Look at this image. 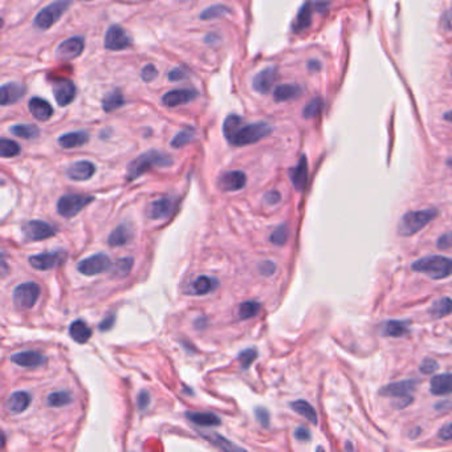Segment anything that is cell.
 I'll return each mask as SVG.
<instances>
[{"mask_svg":"<svg viewBox=\"0 0 452 452\" xmlns=\"http://www.w3.org/2000/svg\"><path fill=\"white\" fill-rule=\"evenodd\" d=\"M114 323H116V316L114 314H110V316H108L101 324H100V330H103V332H105V330H109V329H111L113 327V325H114Z\"/></svg>","mask_w":452,"mask_h":452,"instance_id":"cell-57","label":"cell"},{"mask_svg":"<svg viewBox=\"0 0 452 452\" xmlns=\"http://www.w3.org/2000/svg\"><path fill=\"white\" fill-rule=\"evenodd\" d=\"M10 133L19 138L35 140L36 137H39V127L35 125H30V124L14 125V127H10Z\"/></svg>","mask_w":452,"mask_h":452,"instance_id":"cell-37","label":"cell"},{"mask_svg":"<svg viewBox=\"0 0 452 452\" xmlns=\"http://www.w3.org/2000/svg\"><path fill=\"white\" fill-rule=\"evenodd\" d=\"M228 14H231V10L227 6L215 4V6H211V7L206 8L200 14V19L202 20H213V19L222 18V17L228 15Z\"/></svg>","mask_w":452,"mask_h":452,"instance_id":"cell-40","label":"cell"},{"mask_svg":"<svg viewBox=\"0 0 452 452\" xmlns=\"http://www.w3.org/2000/svg\"><path fill=\"white\" fill-rule=\"evenodd\" d=\"M186 416L195 424L202 427H211V426H220L222 420L219 416L211 413H187Z\"/></svg>","mask_w":452,"mask_h":452,"instance_id":"cell-32","label":"cell"},{"mask_svg":"<svg viewBox=\"0 0 452 452\" xmlns=\"http://www.w3.org/2000/svg\"><path fill=\"white\" fill-rule=\"evenodd\" d=\"M30 405H31V396L27 391H15L6 402L10 414H21L28 409Z\"/></svg>","mask_w":452,"mask_h":452,"instance_id":"cell-22","label":"cell"},{"mask_svg":"<svg viewBox=\"0 0 452 452\" xmlns=\"http://www.w3.org/2000/svg\"><path fill=\"white\" fill-rule=\"evenodd\" d=\"M314 7H316V4H313L310 0H308L301 6V8L299 10L296 18L292 23V31L294 34H301V32L307 31L308 28L310 27Z\"/></svg>","mask_w":452,"mask_h":452,"instance_id":"cell-18","label":"cell"},{"mask_svg":"<svg viewBox=\"0 0 452 452\" xmlns=\"http://www.w3.org/2000/svg\"><path fill=\"white\" fill-rule=\"evenodd\" d=\"M88 141H89V134L84 130H78V131L63 134L58 138V145L61 146L63 149H74V147L85 145Z\"/></svg>","mask_w":452,"mask_h":452,"instance_id":"cell-27","label":"cell"},{"mask_svg":"<svg viewBox=\"0 0 452 452\" xmlns=\"http://www.w3.org/2000/svg\"><path fill=\"white\" fill-rule=\"evenodd\" d=\"M246 183H247V175L240 170H233V171L223 173L219 177L217 187L222 191L233 193V191H239V190L244 189Z\"/></svg>","mask_w":452,"mask_h":452,"instance_id":"cell-14","label":"cell"},{"mask_svg":"<svg viewBox=\"0 0 452 452\" xmlns=\"http://www.w3.org/2000/svg\"><path fill=\"white\" fill-rule=\"evenodd\" d=\"M195 137V130L193 127H186L181 130L171 141V147L174 149H181L183 146L190 144Z\"/></svg>","mask_w":452,"mask_h":452,"instance_id":"cell-39","label":"cell"},{"mask_svg":"<svg viewBox=\"0 0 452 452\" xmlns=\"http://www.w3.org/2000/svg\"><path fill=\"white\" fill-rule=\"evenodd\" d=\"M171 211V200L166 197L158 198L154 202H151L147 207V217L151 220H158L167 217Z\"/></svg>","mask_w":452,"mask_h":452,"instance_id":"cell-28","label":"cell"},{"mask_svg":"<svg viewBox=\"0 0 452 452\" xmlns=\"http://www.w3.org/2000/svg\"><path fill=\"white\" fill-rule=\"evenodd\" d=\"M452 313V300L449 297H440L434 301L433 307L430 308V314L434 319H442Z\"/></svg>","mask_w":452,"mask_h":452,"instance_id":"cell-36","label":"cell"},{"mask_svg":"<svg viewBox=\"0 0 452 452\" xmlns=\"http://www.w3.org/2000/svg\"><path fill=\"white\" fill-rule=\"evenodd\" d=\"M308 68H309L310 71H320V69H321V64H320L319 61H316V60H310V61L308 63Z\"/></svg>","mask_w":452,"mask_h":452,"instance_id":"cell-59","label":"cell"},{"mask_svg":"<svg viewBox=\"0 0 452 452\" xmlns=\"http://www.w3.org/2000/svg\"><path fill=\"white\" fill-rule=\"evenodd\" d=\"M72 396L68 391H54L51 393L47 398V403L51 407H63L72 403Z\"/></svg>","mask_w":452,"mask_h":452,"instance_id":"cell-41","label":"cell"},{"mask_svg":"<svg viewBox=\"0 0 452 452\" xmlns=\"http://www.w3.org/2000/svg\"><path fill=\"white\" fill-rule=\"evenodd\" d=\"M438 247L440 250H449L452 247V233H447L438 239Z\"/></svg>","mask_w":452,"mask_h":452,"instance_id":"cell-53","label":"cell"},{"mask_svg":"<svg viewBox=\"0 0 452 452\" xmlns=\"http://www.w3.org/2000/svg\"><path fill=\"white\" fill-rule=\"evenodd\" d=\"M443 118H444L446 121H449V122H451L452 124V110H450V111H447V113H444V116H443Z\"/></svg>","mask_w":452,"mask_h":452,"instance_id":"cell-60","label":"cell"},{"mask_svg":"<svg viewBox=\"0 0 452 452\" xmlns=\"http://www.w3.org/2000/svg\"><path fill=\"white\" fill-rule=\"evenodd\" d=\"M111 268L110 257L105 253H96L87 259H83L77 264V271L85 276H96Z\"/></svg>","mask_w":452,"mask_h":452,"instance_id":"cell-9","label":"cell"},{"mask_svg":"<svg viewBox=\"0 0 452 452\" xmlns=\"http://www.w3.org/2000/svg\"><path fill=\"white\" fill-rule=\"evenodd\" d=\"M288 237H290V230H288L287 224H281L272 233L270 240L275 246H284L287 243Z\"/></svg>","mask_w":452,"mask_h":452,"instance_id":"cell-45","label":"cell"},{"mask_svg":"<svg viewBox=\"0 0 452 452\" xmlns=\"http://www.w3.org/2000/svg\"><path fill=\"white\" fill-rule=\"evenodd\" d=\"M436 369H438V362L431 360V358L423 360L422 363H420V366H419V370L423 374H431V373H434Z\"/></svg>","mask_w":452,"mask_h":452,"instance_id":"cell-50","label":"cell"},{"mask_svg":"<svg viewBox=\"0 0 452 452\" xmlns=\"http://www.w3.org/2000/svg\"><path fill=\"white\" fill-rule=\"evenodd\" d=\"M94 200L92 195H81V194H68L63 195L57 202V213L65 219H71L76 217L85 208L88 204H91Z\"/></svg>","mask_w":452,"mask_h":452,"instance_id":"cell-7","label":"cell"},{"mask_svg":"<svg viewBox=\"0 0 452 452\" xmlns=\"http://www.w3.org/2000/svg\"><path fill=\"white\" fill-rule=\"evenodd\" d=\"M256 357H257V350L256 349L250 347V349L243 350L239 354V362H240L241 369H248L252 365V362L256 360Z\"/></svg>","mask_w":452,"mask_h":452,"instance_id":"cell-46","label":"cell"},{"mask_svg":"<svg viewBox=\"0 0 452 452\" xmlns=\"http://www.w3.org/2000/svg\"><path fill=\"white\" fill-rule=\"evenodd\" d=\"M439 436H440V439H443V440H450V439H452V423H449V424L443 426V427L439 430Z\"/></svg>","mask_w":452,"mask_h":452,"instance_id":"cell-56","label":"cell"},{"mask_svg":"<svg viewBox=\"0 0 452 452\" xmlns=\"http://www.w3.org/2000/svg\"><path fill=\"white\" fill-rule=\"evenodd\" d=\"M439 215V211L435 208H427L422 211H410L405 214L398 226V234L402 236H411L419 233L426 227L433 219Z\"/></svg>","mask_w":452,"mask_h":452,"instance_id":"cell-4","label":"cell"},{"mask_svg":"<svg viewBox=\"0 0 452 452\" xmlns=\"http://www.w3.org/2000/svg\"><path fill=\"white\" fill-rule=\"evenodd\" d=\"M308 161L307 157L303 155L297 166L290 170V181L293 183L294 189L297 191H303L307 186L308 182Z\"/></svg>","mask_w":452,"mask_h":452,"instance_id":"cell-25","label":"cell"},{"mask_svg":"<svg viewBox=\"0 0 452 452\" xmlns=\"http://www.w3.org/2000/svg\"><path fill=\"white\" fill-rule=\"evenodd\" d=\"M294 438L297 440H300V442H308V440H310L312 436H310V433H309L308 429H305V427H299L294 431Z\"/></svg>","mask_w":452,"mask_h":452,"instance_id":"cell-55","label":"cell"},{"mask_svg":"<svg viewBox=\"0 0 452 452\" xmlns=\"http://www.w3.org/2000/svg\"><path fill=\"white\" fill-rule=\"evenodd\" d=\"M67 259V252L64 250H57L52 252L39 253L30 256V266L39 271H48L61 266Z\"/></svg>","mask_w":452,"mask_h":452,"instance_id":"cell-10","label":"cell"},{"mask_svg":"<svg viewBox=\"0 0 452 452\" xmlns=\"http://www.w3.org/2000/svg\"><path fill=\"white\" fill-rule=\"evenodd\" d=\"M323 110H324V100L321 97H314L305 105L303 116H304V118L310 120V118L317 117Z\"/></svg>","mask_w":452,"mask_h":452,"instance_id":"cell-42","label":"cell"},{"mask_svg":"<svg viewBox=\"0 0 452 452\" xmlns=\"http://www.w3.org/2000/svg\"><path fill=\"white\" fill-rule=\"evenodd\" d=\"M204 436H206L211 443H214L215 446H217V447L222 449V450H230V451H233V450H241L240 447L233 446L227 439H224V438L220 436V435H204Z\"/></svg>","mask_w":452,"mask_h":452,"instance_id":"cell-47","label":"cell"},{"mask_svg":"<svg viewBox=\"0 0 452 452\" xmlns=\"http://www.w3.org/2000/svg\"><path fill=\"white\" fill-rule=\"evenodd\" d=\"M303 92V88L297 84H281L273 91V100L276 103H287L299 98Z\"/></svg>","mask_w":452,"mask_h":452,"instance_id":"cell-24","label":"cell"},{"mask_svg":"<svg viewBox=\"0 0 452 452\" xmlns=\"http://www.w3.org/2000/svg\"><path fill=\"white\" fill-rule=\"evenodd\" d=\"M259 271L263 276H272L276 272V264L271 260H266L259 266Z\"/></svg>","mask_w":452,"mask_h":452,"instance_id":"cell-51","label":"cell"},{"mask_svg":"<svg viewBox=\"0 0 452 452\" xmlns=\"http://www.w3.org/2000/svg\"><path fill=\"white\" fill-rule=\"evenodd\" d=\"M277 77V68L276 67H268L263 71L257 73L255 76L252 81L253 91L260 93V94H266L271 91L275 81Z\"/></svg>","mask_w":452,"mask_h":452,"instance_id":"cell-17","label":"cell"},{"mask_svg":"<svg viewBox=\"0 0 452 452\" xmlns=\"http://www.w3.org/2000/svg\"><path fill=\"white\" fill-rule=\"evenodd\" d=\"M198 97V92L193 89H174L163 94L162 105L167 108H175L191 103Z\"/></svg>","mask_w":452,"mask_h":452,"instance_id":"cell-16","label":"cell"},{"mask_svg":"<svg viewBox=\"0 0 452 452\" xmlns=\"http://www.w3.org/2000/svg\"><path fill=\"white\" fill-rule=\"evenodd\" d=\"M137 405H138V409L141 411H145L146 409L149 407V405H150V394L146 390L140 391L138 398H137Z\"/></svg>","mask_w":452,"mask_h":452,"instance_id":"cell-52","label":"cell"},{"mask_svg":"<svg viewBox=\"0 0 452 452\" xmlns=\"http://www.w3.org/2000/svg\"><path fill=\"white\" fill-rule=\"evenodd\" d=\"M131 237H133L131 227L127 223H122L111 231V234L108 237V244L110 247H122L131 240Z\"/></svg>","mask_w":452,"mask_h":452,"instance_id":"cell-26","label":"cell"},{"mask_svg":"<svg viewBox=\"0 0 452 452\" xmlns=\"http://www.w3.org/2000/svg\"><path fill=\"white\" fill-rule=\"evenodd\" d=\"M105 48L109 51H122L131 45V39L120 25H110L105 34Z\"/></svg>","mask_w":452,"mask_h":452,"instance_id":"cell-12","label":"cell"},{"mask_svg":"<svg viewBox=\"0 0 452 452\" xmlns=\"http://www.w3.org/2000/svg\"><path fill=\"white\" fill-rule=\"evenodd\" d=\"M133 264H134L133 257H124V259H120L116 264L111 266L113 277H117V279H122V277H125V276L129 275V272L131 271Z\"/></svg>","mask_w":452,"mask_h":452,"instance_id":"cell-38","label":"cell"},{"mask_svg":"<svg viewBox=\"0 0 452 452\" xmlns=\"http://www.w3.org/2000/svg\"><path fill=\"white\" fill-rule=\"evenodd\" d=\"M413 270L427 275L433 280H443L452 275V259L439 255L422 257L413 264Z\"/></svg>","mask_w":452,"mask_h":452,"instance_id":"cell-3","label":"cell"},{"mask_svg":"<svg viewBox=\"0 0 452 452\" xmlns=\"http://www.w3.org/2000/svg\"><path fill=\"white\" fill-rule=\"evenodd\" d=\"M430 390L434 396H447L452 393V374L435 376L430 383Z\"/></svg>","mask_w":452,"mask_h":452,"instance_id":"cell-30","label":"cell"},{"mask_svg":"<svg viewBox=\"0 0 452 452\" xmlns=\"http://www.w3.org/2000/svg\"><path fill=\"white\" fill-rule=\"evenodd\" d=\"M23 235L27 240L39 241L56 235V228L52 224L43 220H28L21 227Z\"/></svg>","mask_w":452,"mask_h":452,"instance_id":"cell-11","label":"cell"},{"mask_svg":"<svg viewBox=\"0 0 452 452\" xmlns=\"http://www.w3.org/2000/svg\"><path fill=\"white\" fill-rule=\"evenodd\" d=\"M84 48H85V43L83 37H69L58 44L56 50V57L61 61H69L83 54Z\"/></svg>","mask_w":452,"mask_h":452,"instance_id":"cell-13","label":"cell"},{"mask_svg":"<svg viewBox=\"0 0 452 452\" xmlns=\"http://www.w3.org/2000/svg\"><path fill=\"white\" fill-rule=\"evenodd\" d=\"M10 360L25 369H36L45 363V357L35 350L15 353L10 357Z\"/></svg>","mask_w":452,"mask_h":452,"instance_id":"cell-19","label":"cell"},{"mask_svg":"<svg viewBox=\"0 0 452 452\" xmlns=\"http://www.w3.org/2000/svg\"><path fill=\"white\" fill-rule=\"evenodd\" d=\"M81 1H91V0H81Z\"/></svg>","mask_w":452,"mask_h":452,"instance_id":"cell-61","label":"cell"},{"mask_svg":"<svg viewBox=\"0 0 452 452\" xmlns=\"http://www.w3.org/2000/svg\"><path fill=\"white\" fill-rule=\"evenodd\" d=\"M72 0H56L44 7L35 18V27L39 30H48L54 25L61 17L71 8Z\"/></svg>","mask_w":452,"mask_h":452,"instance_id":"cell-5","label":"cell"},{"mask_svg":"<svg viewBox=\"0 0 452 452\" xmlns=\"http://www.w3.org/2000/svg\"><path fill=\"white\" fill-rule=\"evenodd\" d=\"M25 87L20 83H7L1 87L0 94H1V107L17 104L19 100L25 94Z\"/></svg>","mask_w":452,"mask_h":452,"instance_id":"cell-21","label":"cell"},{"mask_svg":"<svg viewBox=\"0 0 452 452\" xmlns=\"http://www.w3.org/2000/svg\"><path fill=\"white\" fill-rule=\"evenodd\" d=\"M187 77V73L184 72L182 68H174L169 73V80L170 81H181Z\"/></svg>","mask_w":452,"mask_h":452,"instance_id":"cell-54","label":"cell"},{"mask_svg":"<svg viewBox=\"0 0 452 452\" xmlns=\"http://www.w3.org/2000/svg\"><path fill=\"white\" fill-rule=\"evenodd\" d=\"M31 114L39 121H48L54 116V109L51 104L40 97H32L28 103Z\"/></svg>","mask_w":452,"mask_h":452,"instance_id":"cell-23","label":"cell"},{"mask_svg":"<svg viewBox=\"0 0 452 452\" xmlns=\"http://www.w3.org/2000/svg\"><path fill=\"white\" fill-rule=\"evenodd\" d=\"M290 407L293 411H296L299 416H304L305 419H308L310 423L313 424H317V414H316V410L313 409L312 405H309L307 400H303V399H299V400H294L290 403Z\"/></svg>","mask_w":452,"mask_h":452,"instance_id":"cell-31","label":"cell"},{"mask_svg":"<svg viewBox=\"0 0 452 452\" xmlns=\"http://www.w3.org/2000/svg\"><path fill=\"white\" fill-rule=\"evenodd\" d=\"M407 325L405 321H387L382 326V334L386 337H403L409 333Z\"/></svg>","mask_w":452,"mask_h":452,"instance_id":"cell-33","label":"cell"},{"mask_svg":"<svg viewBox=\"0 0 452 452\" xmlns=\"http://www.w3.org/2000/svg\"><path fill=\"white\" fill-rule=\"evenodd\" d=\"M260 304L256 301H246L239 308V317L241 320L252 319L260 312Z\"/></svg>","mask_w":452,"mask_h":452,"instance_id":"cell-44","label":"cell"},{"mask_svg":"<svg viewBox=\"0 0 452 452\" xmlns=\"http://www.w3.org/2000/svg\"><path fill=\"white\" fill-rule=\"evenodd\" d=\"M124 104H125V100H124L122 93L120 89H114L104 97L103 109H104V111L110 113V111H114V110L121 108Z\"/></svg>","mask_w":452,"mask_h":452,"instance_id":"cell-35","label":"cell"},{"mask_svg":"<svg viewBox=\"0 0 452 452\" xmlns=\"http://www.w3.org/2000/svg\"><path fill=\"white\" fill-rule=\"evenodd\" d=\"M418 386V380H406L390 383L385 387L380 389V394L383 397H390V398H398V407H406L413 402V393L416 391Z\"/></svg>","mask_w":452,"mask_h":452,"instance_id":"cell-6","label":"cell"},{"mask_svg":"<svg viewBox=\"0 0 452 452\" xmlns=\"http://www.w3.org/2000/svg\"><path fill=\"white\" fill-rule=\"evenodd\" d=\"M173 163V158L162 151H158L155 149L149 150L140 157H137L133 162L127 166V180L134 181L144 175L146 171H149L153 167H167Z\"/></svg>","mask_w":452,"mask_h":452,"instance_id":"cell-2","label":"cell"},{"mask_svg":"<svg viewBox=\"0 0 452 452\" xmlns=\"http://www.w3.org/2000/svg\"><path fill=\"white\" fill-rule=\"evenodd\" d=\"M19 153H20V146L15 141H11L7 138L0 140V155L3 158L17 157Z\"/></svg>","mask_w":452,"mask_h":452,"instance_id":"cell-43","label":"cell"},{"mask_svg":"<svg viewBox=\"0 0 452 452\" xmlns=\"http://www.w3.org/2000/svg\"><path fill=\"white\" fill-rule=\"evenodd\" d=\"M280 200H281V195H280L277 191H270V193H267L266 197H264V200H266L268 204H271V206L276 204V203H279Z\"/></svg>","mask_w":452,"mask_h":452,"instance_id":"cell-58","label":"cell"},{"mask_svg":"<svg viewBox=\"0 0 452 452\" xmlns=\"http://www.w3.org/2000/svg\"><path fill=\"white\" fill-rule=\"evenodd\" d=\"M273 127L268 122H255V124H243V118L236 114H230L224 124L223 133L227 141L234 146L252 145L260 140L268 137Z\"/></svg>","mask_w":452,"mask_h":452,"instance_id":"cell-1","label":"cell"},{"mask_svg":"<svg viewBox=\"0 0 452 452\" xmlns=\"http://www.w3.org/2000/svg\"><path fill=\"white\" fill-rule=\"evenodd\" d=\"M96 173V166L89 161H78L67 169V175L69 180L84 182L91 180Z\"/></svg>","mask_w":452,"mask_h":452,"instance_id":"cell-20","label":"cell"},{"mask_svg":"<svg viewBox=\"0 0 452 452\" xmlns=\"http://www.w3.org/2000/svg\"><path fill=\"white\" fill-rule=\"evenodd\" d=\"M158 76V69L153 65V64H147L144 67V69L141 71V77L145 83H151L157 78Z\"/></svg>","mask_w":452,"mask_h":452,"instance_id":"cell-48","label":"cell"},{"mask_svg":"<svg viewBox=\"0 0 452 452\" xmlns=\"http://www.w3.org/2000/svg\"><path fill=\"white\" fill-rule=\"evenodd\" d=\"M69 336L74 343L85 344L91 340L92 329L84 321L76 320L69 326Z\"/></svg>","mask_w":452,"mask_h":452,"instance_id":"cell-29","label":"cell"},{"mask_svg":"<svg viewBox=\"0 0 452 452\" xmlns=\"http://www.w3.org/2000/svg\"><path fill=\"white\" fill-rule=\"evenodd\" d=\"M41 293V288L37 283L34 281H27L18 286L14 290V294H12V300L14 304L18 309L25 310V309H31L36 304L39 297Z\"/></svg>","mask_w":452,"mask_h":452,"instance_id":"cell-8","label":"cell"},{"mask_svg":"<svg viewBox=\"0 0 452 452\" xmlns=\"http://www.w3.org/2000/svg\"><path fill=\"white\" fill-rule=\"evenodd\" d=\"M54 94L60 107L72 104L76 97V85L68 78H58L54 81Z\"/></svg>","mask_w":452,"mask_h":452,"instance_id":"cell-15","label":"cell"},{"mask_svg":"<svg viewBox=\"0 0 452 452\" xmlns=\"http://www.w3.org/2000/svg\"><path fill=\"white\" fill-rule=\"evenodd\" d=\"M255 416H256V419L259 420V423L263 427H268L270 426V413H268L267 409H264V407H256Z\"/></svg>","mask_w":452,"mask_h":452,"instance_id":"cell-49","label":"cell"},{"mask_svg":"<svg viewBox=\"0 0 452 452\" xmlns=\"http://www.w3.org/2000/svg\"><path fill=\"white\" fill-rule=\"evenodd\" d=\"M217 287V280L211 279L208 276H200L193 281L191 290L194 294H207L215 290Z\"/></svg>","mask_w":452,"mask_h":452,"instance_id":"cell-34","label":"cell"}]
</instances>
